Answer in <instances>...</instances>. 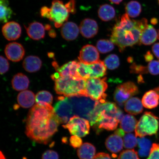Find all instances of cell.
Masks as SVG:
<instances>
[{
    "label": "cell",
    "mask_w": 159,
    "mask_h": 159,
    "mask_svg": "<svg viewBox=\"0 0 159 159\" xmlns=\"http://www.w3.org/2000/svg\"><path fill=\"white\" fill-rule=\"evenodd\" d=\"M48 34L50 37L52 38L56 37L57 33L54 30L51 29L49 31Z\"/></svg>",
    "instance_id": "cell-51"
},
{
    "label": "cell",
    "mask_w": 159,
    "mask_h": 159,
    "mask_svg": "<svg viewBox=\"0 0 159 159\" xmlns=\"http://www.w3.org/2000/svg\"><path fill=\"white\" fill-rule=\"evenodd\" d=\"M35 100L34 93L29 90L22 91L17 96L18 103L23 108H30L34 104Z\"/></svg>",
    "instance_id": "cell-23"
},
{
    "label": "cell",
    "mask_w": 159,
    "mask_h": 159,
    "mask_svg": "<svg viewBox=\"0 0 159 159\" xmlns=\"http://www.w3.org/2000/svg\"><path fill=\"white\" fill-rule=\"evenodd\" d=\"M139 89L134 83L128 81L118 85L115 89L114 99L119 106L122 107L128 99L138 94Z\"/></svg>",
    "instance_id": "cell-10"
},
{
    "label": "cell",
    "mask_w": 159,
    "mask_h": 159,
    "mask_svg": "<svg viewBox=\"0 0 159 159\" xmlns=\"http://www.w3.org/2000/svg\"><path fill=\"white\" fill-rule=\"evenodd\" d=\"M155 90H156L157 92L159 94V86L158 87H156V88L154 89Z\"/></svg>",
    "instance_id": "cell-55"
},
{
    "label": "cell",
    "mask_w": 159,
    "mask_h": 159,
    "mask_svg": "<svg viewBox=\"0 0 159 159\" xmlns=\"http://www.w3.org/2000/svg\"><path fill=\"white\" fill-rule=\"evenodd\" d=\"M65 5L69 13H71L72 14H75L76 13L75 0H70Z\"/></svg>",
    "instance_id": "cell-45"
},
{
    "label": "cell",
    "mask_w": 159,
    "mask_h": 159,
    "mask_svg": "<svg viewBox=\"0 0 159 159\" xmlns=\"http://www.w3.org/2000/svg\"><path fill=\"white\" fill-rule=\"evenodd\" d=\"M9 65L7 60L2 56L1 57V74H5L8 71Z\"/></svg>",
    "instance_id": "cell-44"
},
{
    "label": "cell",
    "mask_w": 159,
    "mask_h": 159,
    "mask_svg": "<svg viewBox=\"0 0 159 159\" xmlns=\"http://www.w3.org/2000/svg\"><path fill=\"white\" fill-rule=\"evenodd\" d=\"M130 69L131 73L136 74H146L148 72V67L142 65L137 64L135 63L130 66Z\"/></svg>",
    "instance_id": "cell-39"
},
{
    "label": "cell",
    "mask_w": 159,
    "mask_h": 159,
    "mask_svg": "<svg viewBox=\"0 0 159 159\" xmlns=\"http://www.w3.org/2000/svg\"><path fill=\"white\" fill-rule=\"evenodd\" d=\"M42 61L39 57L34 56L27 57L24 61L23 66L25 70L30 73L35 72L40 69Z\"/></svg>",
    "instance_id": "cell-24"
},
{
    "label": "cell",
    "mask_w": 159,
    "mask_h": 159,
    "mask_svg": "<svg viewBox=\"0 0 159 159\" xmlns=\"http://www.w3.org/2000/svg\"><path fill=\"white\" fill-rule=\"evenodd\" d=\"M118 159H140L138 152L133 150H127L122 151L119 154Z\"/></svg>",
    "instance_id": "cell-38"
},
{
    "label": "cell",
    "mask_w": 159,
    "mask_h": 159,
    "mask_svg": "<svg viewBox=\"0 0 159 159\" xmlns=\"http://www.w3.org/2000/svg\"><path fill=\"white\" fill-rule=\"evenodd\" d=\"M122 137L115 134L108 137L105 141V144L109 152L115 154L122 150L124 144Z\"/></svg>",
    "instance_id": "cell-19"
},
{
    "label": "cell",
    "mask_w": 159,
    "mask_h": 159,
    "mask_svg": "<svg viewBox=\"0 0 159 159\" xmlns=\"http://www.w3.org/2000/svg\"><path fill=\"white\" fill-rule=\"evenodd\" d=\"M51 9V19L50 20L54 23L57 28L62 26L68 20L69 12L62 1L53 0Z\"/></svg>",
    "instance_id": "cell-9"
},
{
    "label": "cell",
    "mask_w": 159,
    "mask_h": 159,
    "mask_svg": "<svg viewBox=\"0 0 159 159\" xmlns=\"http://www.w3.org/2000/svg\"><path fill=\"white\" fill-rule=\"evenodd\" d=\"M79 58L80 61L87 65L92 64L100 60L98 50L94 46L89 44L82 47Z\"/></svg>",
    "instance_id": "cell-12"
},
{
    "label": "cell",
    "mask_w": 159,
    "mask_h": 159,
    "mask_svg": "<svg viewBox=\"0 0 159 159\" xmlns=\"http://www.w3.org/2000/svg\"><path fill=\"white\" fill-rule=\"evenodd\" d=\"M109 1L115 4L119 5L123 1V0H109Z\"/></svg>",
    "instance_id": "cell-52"
},
{
    "label": "cell",
    "mask_w": 159,
    "mask_h": 159,
    "mask_svg": "<svg viewBox=\"0 0 159 159\" xmlns=\"http://www.w3.org/2000/svg\"><path fill=\"white\" fill-rule=\"evenodd\" d=\"M158 2H159V0H158Z\"/></svg>",
    "instance_id": "cell-57"
},
{
    "label": "cell",
    "mask_w": 159,
    "mask_h": 159,
    "mask_svg": "<svg viewBox=\"0 0 159 159\" xmlns=\"http://www.w3.org/2000/svg\"><path fill=\"white\" fill-rule=\"evenodd\" d=\"M79 76L81 79L87 80L90 78L91 70L89 65L78 61V66L77 69Z\"/></svg>",
    "instance_id": "cell-35"
},
{
    "label": "cell",
    "mask_w": 159,
    "mask_h": 159,
    "mask_svg": "<svg viewBox=\"0 0 159 159\" xmlns=\"http://www.w3.org/2000/svg\"><path fill=\"white\" fill-rule=\"evenodd\" d=\"M159 127L158 117L152 112H145L137 124L135 135L140 138L152 136L157 133Z\"/></svg>",
    "instance_id": "cell-5"
},
{
    "label": "cell",
    "mask_w": 159,
    "mask_h": 159,
    "mask_svg": "<svg viewBox=\"0 0 159 159\" xmlns=\"http://www.w3.org/2000/svg\"><path fill=\"white\" fill-rule=\"evenodd\" d=\"M96 152V148L94 145L85 143L77 150V154L80 159H93Z\"/></svg>",
    "instance_id": "cell-25"
},
{
    "label": "cell",
    "mask_w": 159,
    "mask_h": 159,
    "mask_svg": "<svg viewBox=\"0 0 159 159\" xmlns=\"http://www.w3.org/2000/svg\"><path fill=\"white\" fill-rule=\"evenodd\" d=\"M52 65L57 73L61 77H71L75 79H81L80 78L77 71L78 61H69L60 67L56 62H53Z\"/></svg>",
    "instance_id": "cell-14"
},
{
    "label": "cell",
    "mask_w": 159,
    "mask_h": 159,
    "mask_svg": "<svg viewBox=\"0 0 159 159\" xmlns=\"http://www.w3.org/2000/svg\"><path fill=\"white\" fill-rule=\"evenodd\" d=\"M144 59L146 62H151L154 59L153 55L150 51L147 52L146 54L144 55Z\"/></svg>",
    "instance_id": "cell-49"
},
{
    "label": "cell",
    "mask_w": 159,
    "mask_h": 159,
    "mask_svg": "<svg viewBox=\"0 0 159 159\" xmlns=\"http://www.w3.org/2000/svg\"><path fill=\"white\" fill-rule=\"evenodd\" d=\"M45 30H47L48 31L52 29L51 25L49 24L45 25Z\"/></svg>",
    "instance_id": "cell-54"
},
{
    "label": "cell",
    "mask_w": 159,
    "mask_h": 159,
    "mask_svg": "<svg viewBox=\"0 0 159 159\" xmlns=\"http://www.w3.org/2000/svg\"><path fill=\"white\" fill-rule=\"evenodd\" d=\"M63 128L68 129L70 134L83 138L89 134L90 125L89 121L82 117L74 115L69 122L63 125Z\"/></svg>",
    "instance_id": "cell-8"
},
{
    "label": "cell",
    "mask_w": 159,
    "mask_h": 159,
    "mask_svg": "<svg viewBox=\"0 0 159 159\" xmlns=\"http://www.w3.org/2000/svg\"><path fill=\"white\" fill-rule=\"evenodd\" d=\"M136 135L132 134L125 135L124 137V148L126 149H132L136 147L138 143V140Z\"/></svg>",
    "instance_id": "cell-37"
},
{
    "label": "cell",
    "mask_w": 159,
    "mask_h": 159,
    "mask_svg": "<svg viewBox=\"0 0 159 159\" xmlns=\"http://www.w3.org/2000/svg\"><path fill=\"white\" fill-rule=\"evenodd\" d=\"M158 39V33L152 25H148L143 31L140 38V43L149 45L153 43Z\"/></svg>",
    "instance_id": "cell-21"
},
{
    "label": "cell",
    "mask_w": 159,
    "mask_h": 159,
    "mask_svg": "<svg viewBox=\"0 0 159 159\" xmlns=\"http://www.w3.org/2000/svg\"><path fill=\"white\" fill-rule=\"evenodd\" d=\"M35 101L37 104L40 106L47 107L50 106L52 103V95L48 91H39L36 95Z\"/></svg>",
    "instance_id": "cell-30"
},
{
    "label": "cell",
    "mask_w": 159,
    "mask_h": 159,
    "mask_svg": "<svg viewBox=\"0 0 159 159\" xmlns=\"http://www.w3.org/2000/svg\"><path fill=\"white\" fill-rule=\"evenodd\" d=\"M58 100L54 107L55 112L61 124H67L74 116L72 105L68 97H60Z\"/></svg>",
    "instance_id": "cell-11"
},
{
    "label": "cell",
    "mask_w": 159,
    "mask_h": 159,
    "mask_svg": "<svg viewBox=\"0 0 159 159\" xmlns=\"http://www.w3.org/2000/svg\"><path fill=\"white\" fill-rule=\"evenodd\" d=\"M7 0H1V17L0 20L2 23H6L11 18L13 15V11L9 6Z\"/></svg>",
    "instance_id": "cell-32"
},
{
    "label": "cell",
    "mask_w": 159,
    "mask_h": 159,
    "mask_svg": "<svg viewBox=\"0 0 159 159\" xmlns=\"http://www.w3.org/2000/svg\"><path fill=\"white\" fill-rule=\"evenodd\" d=\"M89 65L91 72L90 78H99L106 75L107 67L104 61L99 60L96 63Z\"/></svg>",
    "instance_id": "cell-29"
},
{
    "label": "cell",
    "mask_w": 159,
    "mask_h": 159,
    "mask_svg": "<svg viewBox=\"0 0 159 159\" xmlns=\"http://www.w3.org/2000/svg\"><path fill=\"white\" fill-rule=\"evenodd\" d=\"M25 27L28 35L32 39L39 40L45 37V29L42 24L34 22L30 23L27 27Z\"/></svg>",
    "instance_id": "cell-18"
},
{
    "label": "cell",
    "mask_w": 159,
    "mask_h": 159,
    "mask_svg": "<svg viewBox=\"0 0 159 159\" xmlns=\"http://www.w3.org/2000/svg\"><path fill=\"white\" fill-rule=\"evenodd\" d=\"M125 11L129 17L136 18L139 16L142 12V6L138 1H131L127 3L125 7Z\"/></svg>",
    "instance_id": "cell-31"
},
{
    "label": "cell",
    "mask_w": 159,
    "mask_h": 159,
    "mask_svg": "<svg viewBox=\"0 0 159 159\" xmlns=\"http://www.w3.org/2000/svg\"><path fill=\"white\" fill-rule=\"evenodd\" d=\"M158 20L156 18H152L151 20V23L153 25H156L158 23Z\"/></svg>",
    "instance_id": "cell-53"
},
{
    "label": "cell",
    "mask_w": 159,
    "mask_h": 159,
    "mask_svg": "<svg viewBox=\"0 0 159 159\" xmlns=\"http://www.w3.org/2000/svg\"><path fill=\"white\" fill-rule=\"evenodd\" d=\"M93 159H112L109 155L105 152H99L94 156Z\"/></svg>",
    "instance_id": "cell-47"
},
{
    "label": "cell",
    "mask_w": 159,
    "mask_h": 159,
    "mask_svg": "<svg viewBox=\"0 0 159 159\" xmlns=\"http://www.w3.org/2000/svg\"><path fill=\"white\" fill-rule=\"evenodd\" d=\"M143 105L140 99L137 97H132L127 101L125 105V110L129 114L138 115L143 110Z\"/></svg>",
    "instance_id": "cell-22"
},
{
    "label": "cell",
    "mask_w": 159,
    "mask_h": 159,
    "mask_svg": "<svg viewBox=\"0 0 159 159\" xmlns=\"http://www.w3.org/2000/svg\"><path fill=\"white\" fill-rule=\"evenodd\" d=\"M80 31L85 38H92L98 33L99 28L98 24L95 20L86 18L81 21L79 26Z\"/></svg>",
    "instance_id": "cell-15"
},
{
    "label": "cell",
    "mask_w": 159,
    "mask_h": 159,
    "mask_svg": "<svg viewBox=\"0 0 159 159\" xmlns=\"http://www.w3.org/2000/svg\"><path fill=\"white\" fill-rule=\"evenodd\" d=\"M42 159H59L58 154L55 151L49 150L46 151L43 154Z\"/></svg>",
    "instance_id": "cell-43"
},
{
    "label": "cell",
    "mask_w": 159,
    "mask_h": 159,
    "mask_svg": "<svg viewBox=\"0 0 159 159\" xmlns=\"http://www.w3.org/2000/svg\"><path fill=\"white\" fill-rule=\"evenodd\" d=\"M5 52L7 58L13 61L17 62L22 59L25 51L20 43L13 42L8 43L5 47Z\"/></svg>",
    "instance_id": "cell-13"
},
{
    "label": "cell",
    "mask_w": 159,
    "mask_h": 159,
    "mask_svg": "<svg viewBox=\"0 0 159 159\" xmlns=\"http://www.w3.org/2000/svg\"><path fill=\"white\" fill-rule=\"evenodd\" d=\"M115 134L119 135L121 137L124 136L125 132L121 129H119L115 131Z\"/></svg>",
    "instance_id": "cell-50"
},
{
    "label": "cell",
    "mask_w": 159,
    "mask_h": 159,
    "mask_svg": "<svg viewBox=\"0 0 159 159\" xmlns=\"http://www.w3.org/2000/svg\"><path fill=\"white\" fill-rule=\"evenodd\" d=\"M51 9L46 6L41 8L40 10V14L42 17L46 18L49 20L51 19Z\"/></svg>",
    "instance_id": "cell-46"
},
{
    "label": "cell",
    "mask_w": 159,
    "mask_h": 159,
    "mask_svg": "<svg viewBox=\"0 0 159 159\" xmlns=\"http://www.w3.org/2000/svg\"><path fill=\"white\" fill-rule=\"evenodd\" d=\"M148 72L153 75H159V61H152L148 63Z\"/></svg>",
    "instance_id": "cell-40"
},
{
    "label": "cell",
    "mask_w": 159,
    "mask_h": 159,
    "mask_svg": "<svg viewBox=\"0 0 159 159\" xmlns=\"http://www.w3.org/2000/svg\"><path fill=\"white\" fill-rule=\"evenodd\" d=\"M106 78H91L86 80L85 95L96 101L104 102L107 94L105 93L108 88Z\"/></svg>",
    "instance_id": "cell-7"
},
{
    "label": "cell",
    "mask_w": 159,
    "mask_h": 159,
    "mask_svg": "<svg viewBox=\"0 0 159 159\" xmlns=\"http://www.w3.org/2000/svg\"><path fill=\"white\" fill-rule=\"evenodd\" d=\"M60 124L52 105L45 107L36 104L28 115L25 134L34 142L47 144L57 132Z\"/></svg>",
    "instance_id": "cell-1"
},
{
    "label": "cell",
    "mask_w": 159,
    "mask_h": 159,
    "mask_svg": "<svg viewBox=\"0 0 159 159\" xmlns=\"http://www.w3.org/2000/svg\"><path fill=\"white\" fill-rule=\"evenodd\" d=\"M147 159H159V144L155 143L152 144L150 153Z\"/></svg>",
    "instance_id": "cell-41"
},
{
    "label": "cell",
    "mask_w": 159,
    "mask_h": 159,
    "mask_svg": "<svg viewBox=\"0 0 159 159\" xmlns=\"http://www.w3.org/2000/svg\"><path fill=\"white\" fill-rule=\"evenodd\" d=\"M124 116L122 111L115 103L98 101L88 120L91 126L99 133L102 130H115Z\"/></svg>",
    "instance_id": "cell-3"
},
{
    "label": "cell",
    "mask_w": 159,
    "mask_h": 159,
    "mask_svg": "<svg viewBox=\"0 0 159 159\" xmlns=\"http://www.w3.org/2000/svg\"><path fill=\"white\" fill-rule=\"evenodd\" d=\"M96 47L98 50L102 53L110 52L114 48V43L107 39L99 40L97 42Z\"/></svg>",
    "instance_id": "cell-34"
},
{
    "label": "cell",
    "mask_w": 159,
    "mask_h": 159,
    "mask_svg": "<svg viewBox=\"0 0 159 159\" xmlns=\"http://www.w3.org/2000/svg\"><path fill=\"white\" fill-rule=\"evenodd\" d=\"M13 88L17 91L25 90L29 86V80L22 73H18L13 77L11 81Z\"/></svg>",
    "instance_id": "cell-27"
},
{
    "label": "cell",
    "mask_w": 159,
    "mask_h": 159,
    "mask_svg": "<svg viewBox=\"0 0 159 159\" xmlns=\"http://www.w3.org/2000/svg\"></svg>",
    "instance_id": "cell-58"
},
{
    "label": "cell",
    "mask_w": 159,
    "mask_h": 159,
    "mask_svg": "<svg viewBox=\"0 0 159 159\" xmlns=\"http://www.w3.org/2000/svg\"><path fill=\"white\" fill-rule=\"evenodd\" d=\"M51 77L55 81V89L57 94L67 97L77 95H85L86 80L61 77L58 73L52 75Z\"/></svg>",
    "instance_id": "cell-4"
},
{
    "label": "cell",
    "mask_w": 159,
    "mask_h": 159,
    "mask_svg": "<svg viewBox=\"0 0 159 159\" xmlns=\"http://www.w3.org/2000/svg\"><path fill=\"white\" fill-rule=\"evenodd\" d=\"M152 49L154 55L159 59V43H155L153 45Z\"/></svg>",
    "instance_id": "cell-48"
},
{
    "label": "cell",
    "mask_w": 159,
    "mask_h": 159,
    "mask_svg": "<svg viewBox=\"0 0 159 159\" xmlns=\"http://www.w3.org/2000/svg\"><path fill=\"white\" fill-rule=\"evenodd\" d=\"M79 28L73 22H66L61 27V34L63 39L67 41H73L78 36Z\"/></svg>",
    "instance_id": "cell-17"
},
{
    "label": "cell",
    "mask_w": 159,
    "mask_h": 159,
    "mask_svg": "<svg viewBox=\"0 0 159 159\" xmlns=\"http://www.w3.org/2000/svg\"><path fill=\"white\" fill-rule=\"evenodd\" d=\"M4 37L8 41L19 39L21 35V28L18 23L12 21L5 23L2 28Z\"/></svg>",
    "instance_id": "cell-16"
},
{
    "label": "cell",
    "mask_w": 159,
    "mask_h": 159,
    "mask_svg": "<svg viewBox=\"0 0 159 159\" xmlns=\"http://www.w3.org/2000/svg\"><path fill=\"white\" fill-rule=\"evenodd\" d=\"M143 105L146 108H156L159 104V94L155 89L147 92L142 99Z\"/></svg>",
    "instance_id": "cell-20"
},
{
    "label": "cell",
    "mask_w": 159,
    "mask_h": 159,
    "mask_svg": "<svg viewBox=\"0 0 159 159\" xmlns=\"http://www.w3.org/2000/svg\"><path fill=\"white\" fill-rule=\"evenodd\" d=\"M148 25L146 19L133 20L125 13L113 27L111 41L118 47L120 52H123L126 47L140 44L141 35Z\"/></svg>",
    "instance_id": "cell-2"
},
{
    "label": "cell",
    "mask_w": 159,
    "mask_h": 159,
    "mask_svg": "<svg viewBox=\"0 0 159 159\" xmlns=\"http://www.w3.org/2000/svg\"><path fill=\"white\" fill-rule=\"evenodd\" d=\"M104 63L107 67L111 70L118 68L120 65L119 57L115 54L108 55L105 58Z\"/></svg>",
    "instance_id": "cell-36"
},
{
    "label": "cell",
    "mask_w": 159,
    "mask_h": 159,
    "mask_svg": "<svg viewBox=\"0 0 159 159\" xmlns=\"http://www.w3.org/2000/svg\"><path fill=\"white\" fill-rule=\"evenodd\" d=\"M138 122L134 116L130 115H126L123 117L120 121V128L125 132H132L136 129Z\"/></svg>",
    "instance_id": "cell-28"
},
{
    "label": "cell",
    "mask_w": 159,
    "mask_h": 159,
    "mask_svg": "<svg viewBox=\"0 0 159 159\" xmlns=\"http://www.w3.org/2000/svg\"><path fill=\"white\" fill-rule=\"evenodd\" d=\"M70 144L73 148H79L83 144V140L80 137L76 136L70 137L69 139Z\"/></svg>",
    "instance_id": "cell-42"
},
{
    "label": "cell",
    "mask_w": 159,
    "mask_h": 159,
    "mask_svg": "<svg viewBox=\"0 0 159 159\" xmlns=\"http://www.w3.org/2000/svg\"><path fill=\"white\" fill-rule=\"evenodd\" d=\"M68 98L72 105L74 114L87 119L98 102L83 95H73Z\"/></svg>",
    "instance_id": "cell-6"
},
{
    "label": "cell",
    "mask_w": 159,
    "mask_h": 159,
    "mask_svg": "<svg viewBox=\"0 0 159 159\" xmlns=\"http://www.w3.org/2000/svg\"><path fill=\"white\" fill-rule=\"evenodd\" d=\"M98 16L101 20L108 21L114 19L116 16L114 8L108 4L100 6L98 11Z\"/></svg>",
    "instance_id": "cell-26"
},
{
    "label": "cell",
    "mask_w": 159,
    "mask_h": 159,
    "mask_svg": "<svg viewBox=\"0 0 159 159\" xmlns=\"http://www.w3.org/2000/svg\"><path fill=\"white\" fill-rule=\"evenodd\" d=\"M138 144L140 148L139 150V156L141 157L148 156L152 145L150 141L143 137L138 139Z\"/></svg>",
    "instance_id": "cell-33"
},
{
    "label": "cell",
    "mask_w": 159,
    "mask_h": 159,
    "mask_svg": "<svg viewBox=\"0 0 159 159\" xmlns=\"http://www.w3.org/2000/svg\"><path fill=\"white\" fill-rule=\"evenodd\" d=\"M158 39H159V30L158 33Z\"/></svg>",
    "instance_id": "cell-56"
}]
</instances>
